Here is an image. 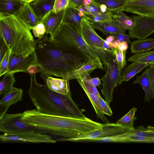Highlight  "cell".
Returning a JSON list of instances; mask_svg holds the SVG:
<instances>
[{"instance_id": "obj_1", "label": "cell", "mask_w": 154, "mask_h": 154, "mask_svg": "<svg viewBox=\"0 0 154 154\" xmlns=\"http://www.w3.org/2000/svg\"><path fill=\"white\" fill-rule=\"evenodd\" d=\"M23 113L21 119L24 122L41 133L61 137L60 141H69L103 125L86 117L82 119L51 115L35 109L26 110Z\"/></svg>"}, {"instance_id": "obj_2", "label": "cell", "mask_w": 154, "mask_h": 154, "mask_svg": "<svg viewBox=\"0 0 154 154\" xmlns=\"http://www.w3.org/2000/svg\"><path fill=\"white\" fill-rule=\"evenodd\" d=\"M35 42L36 63L42 68L41 73L63 78L90 60L82 53L57 47L48 34Z\"/></svg>"}, {"instance_id": "obj_3", "label": "cell", "mask_w": 154, "mask_h": 154, "mask_svg": "<svg viewBox=\"0 0 154 154\" xmlns=\"http://www.w3.org/2000/svg\"><path fill=\"white\" fill-rule=\"evenodd\" d=\"M28 93L37 110L47 114L77 119L86 117L73 100L70 92L66 94L56 92L46 85L37 81L35 75H30Z\"/></svg>"}, {"instance_id": "obj_4", "label": "cell", "mask_w": 154, "mask_h": 154, "mask_svg": "<svg viewBox=\"0 0 154 154\" xmlns=\"http://www.w3.org/2000/svg\"><path fill=\"white\" fill-rule=\"evenodd\" d=\"M31 30L17 15L0 13V37L11 54L25 57L34 51L35 39Z\"/></svg>"}, {"instance_id": "obj_5", "label": "cell", "mask_w": 154, "mask_h": 154, "mask_svg": "<svg viewBox=\"0 0 154 154\" xmlns=\"http://www.w3.org/2000/svg\"><path fill=\"white\" fill-rule=\"evenodd\" d=\"M50 37L51 42L57 47L82 53L104 69L99 58L86 43L80 33L71 26L62 22Z\"/></svg>"}, {"instance_id": "obj_6", "label": "cell", "mask_w": 154, "mask_h": 154, "mask_svg": "<svg viewBox=\"0 0 154 154\" xmlns=\"http://www.w3.org/2000/svg\"><path fill=\"white\" fill-rule=\"evenodd\" d=\"M80 32L86 43L99 58L102 64L107 66L110 61L115 57L114 55L105 49L103 39L98 35L90 21L84 17L82 19Z\"/></svg>"}, {"instance_id": "obj_7", "label": "cell", "mask_w": 154, "mask_h": 154, "mask_svg": "<svg viewBox=\"0 0 154 154\" xmlns=\"http://www.w3.org/2000/svg\"><path fill=\"white\" fill-rule=\"evenodd\" d=\"M135 130L134 127L126 128L116 123H107L103 124L100 128L81 136L70 139L69 141H88L98 137L119 135L129 133Z\"/></svg>"}, {"instance_id": "obj_8", "label": "cell", "mask_w": 154, "mask_h": 154, "mask_svg": "<svg viewBox=\"0 0 154 154\" xmlns=\"http://www.w3.org/2000/svg\"><path fill=\"white\" fill-rule=\"evenodd\" d=\"M106 74L102 78V92L105 100L110 105L113 100V93L114 88L121 77L115 57L113 58L107 66Z\"/></svg>"}, {"instance_id": "obj_9", "label": "cell", "mask_w": 154, "mask_h": 154, "mask_svg": "<svg viewBox=\"0 0 154 154\" xmlns=\"http://www.w3.org/2000/svg\"><path fill=\"white\" fill-rule=\"evenodd\" d=\"M0 140L3 142H17L54 143L56 141L49 136L34 130H28L19 133H4L0 136Z\"/></svg>"}, {"instance_id": "obj_10", "label": "cell", "mask_w": 154, "mask_h": 154, "mask_svg": "<svg viewBox=\"0 0 154 154\" xmlns=\"http://www.w3.org/2000/svg\"><path fill=\"white\" fill-rule=\"evenodd\" d=\"M23 115V113L21 112L15 114L6 113L0 117V131L4 133L12 134L28 130L38 131L22 120Z\"/></svg>"}, {"instance_id": "obj_11", "label": "cell", "mask_w": 154, "mask_h": 154, "mask_svg": "<svg viewBox=\"0 0 154 154\" xmlns=\"http://www.w3.org/2000/svg\"><path fill=\"white\" fill-rule=\"evenodd\" d=\"M132 18L134 25L129 30V35L132 38L145 39L154 32V18L140 15H134Z\"/></svg>"}, {"instance_id": "obj_12", "label": "cell", "mask_w": 154, "mask_h": 154, "mask_svg": "<svg viewBox=\"0 0 154 154\" xmlns=\"http://www.w3.org/2000/svg\"><path fill=\"white\" fill-rule=\"evenodd\" d=\"M124 11L154 18V0H127Z\"/></svg>"}, {"instance_id": "obj_13", "label": "cell", "mask_w": 154, "mask_h": 154, "mask_svg": "<svg viewBox=\"0 0 154 154\" xmlns=\"http://www.w3.org/2000/svg\"><path fill=\"white\" fill-rule=\"evenodd\" d=\"M36 63V58L34 51L25 57L10 54L7 72L14 73L23 72L27 73L28 69L31 66Z\"/></svg>"}, {"instance_id": "obj_14", "label": "cell", "mask_w": 154, "mask_h": 154, "mask_svg": "<svg viewBox=\"0 0 154 154\" xmlns=\"http://www.w3.org/2000/svg\"><path fill=\"white\" fill-rule=\"evenodd\" d=\"M125 142L154 143V133L151 126L147 128L138 126L135 130L127 134Z\"/></svg>"}, {"instance_id": "obj_15", "label": "cell", "mask_w": 154, "mask_h": 154, "mask_svg": "<svg viewBox=\"0 0 154 154\" xmlns=\"http://www.w3.org/2000/svg\"><path fill=\"white\" fill-rule=\"evenodd\" d=\"M65 9L56 13L52 10L48 13L41 20L40 23L45 26L46 34H53L62 23Z\"/></svg>"}, {"instance_id": "obj_16", "label": "cell", "mask_w": 154, "mask_h": 154, "mask_svg": "<svg viewBox=\"0 0 154 154\" xmlns=\"http://www.w3.org/2000/svg\"><path fill=\"white\" fill-rule=\"evenodd\" d=\"M23 94V89L13 87L4 94L0 101V117L6 113L11 105L22 100Z\"/></svg>"}, {"instance_id": "obj_17", "label": "cell", "mask_w": 154, "mask_h": 154, "mask_svg": "<svg viewBox=\"0 0 154 154\" xmlns=\"http://www.w3.org/2000/svg\"><path fill=\"white\" fill-rule=\"evenodd\" d=\"M41 76L46 85L51 90L65 95L70 92L69 80L54 78L44 73H42Z\"/></svg>"}, {"instance_id": "obj_18", "label": "cell", "mask_w": 154, "mask_h": 154, "mask_svg": "<svg viewBox=\"0 0 154 154\" xmlns=\"http://www.w3.org/2000/svg\"><path fill=\"white\" fill-rule=\"evenodd\" d=\"M139 84L145 92L144 101L149 102L154 99V91L151 82L149 68H147L143 73L137 76L133 84Z\"/></svg>"}, {"instance_id": "obj_19", "label": "cell", "mask_w": 154, "mask_h": 154, "mask_svg": "<svg viewBox=\"0 0 154 154\" xmlns=\"http://www.w3.org/2000/svg\"><path fill=\"white\" fill-rule=\"evenodd\" d=\"M90 22L94 29L100 31L106 35L112 33L125 34V32L121 28L117 20L115 19L99 22Z\"/></svg>"}, {"instance_id": "obj_20", "label": "cell", "mask_w": 154, "mask_h": 154, "mask_svg": "<svg viewBox=\"0 0 154 154\" xmlns=\"http://www.w3.org/2000/svg\"><path fill=\"white\" fill-rule=\"evenodd\" d=\"M152 64L150 63L133 62L122 70V74L117 86L121 85L123 82L128 81L145 67Z\"/></svg>"}, {"instance_id": "obj_21", "label": "cell", "mask_w": 154, "mask_h": 154, "mask_svg": "<svg viewBox=\"0 0 154 154\" xmlns=\"http://www.w3.org/2000/svg\"><path fill=\"white\" fill-rule=\"evenodd\" d=\"M55 0H35L29 4L41 21L50 11L52 10Z\"/></svg>"}, {"instance_id": "obj_22", "label": "cell", "mask_w": 154, "mask_h": 154, "mask_svg": "<svg viewBox=\"0 0 154 154\" xmlns=\"http://www.w3.org/2000/svg\"><path fill=\"white\" fill-rule=\"evenodd\" d=\"M17 15L31 30L41 22L29 3H24Z\"/></svg>"}, {"instance_id": "obj_23", "label": "cell", "mask_w": 154, "mask_h": 154, "mask_svg": "<svg viewBox=\"0 0 154 154\" xmlns=\"http://www.w3.org/2000/svg\"><path fill=\"white\" fill-rule=\"evenodd\" d=\"M79 12L78 8L68 5L65 9L62 22L71 26L80 32L83 18L79 16Z\"/></svg>"}, {"instance_id": "obj_24", "label": "cell", "mask_w": 154, "mask_h": 154, "mask_svg": "<svg viewBox=\"0 0 154 154\" xmlns=\"http://www.w3.org/2000/svg\"><path fill=\"white\" fill-rule=\"evenodd\" d=\"M96 69H101L100 67L98 64L90 60L79 68L70 72L66 76L62 79L64 80H69L77 79L84 75L90 74Z\"/></svg>"}, {"instance_id": "obj_25", "label": "cell", "mask_w": 154, "mask_h": 154, "mask_svg": "<svg viewBox=\"0 0 154 154\" xmlns=\"http://www.w3.org/2000/svg\"><path fill=\"white\" fill-rule=\"evenodd\" d=\"M132 53L147 51L154 48V38L138 39L130 42Z\"/></svg>"}, {"instance_id": "obj_26", "label": "cell", "mask_w": 154, "mask_h": 154, "mask_svg": "<svg viewBox=\"0 0 154 154\" xmlns=\"http://www.w3.org/2000/svg\"><path fill=\"white\" fill-rule=\"evenodd\" d=\"M24 3L21 0H0V13L17 15Z\"/></svg>"}, {"instance_id": "obj_27", "label": "cell", "mask_w": 154, "mask_h": 154, "mask_svg": "<svg viewBox=\"0 0 154 154\" xmlns=\"http://www.w3.org/2000/svg\"><path fill=\"white\" fill-rule=\"evenodd\" d=\"M114 17V14L107 11L103 13L97 12L91 13L85 12L84 17L90 22H99L112 20Z\"/></svg>"}, {"instance_id": "obj_28", "label": "cell", "mask_w": 154, "mask_h": 154, "mask_svg": "<svg viewBox=\"0 0 154 154\" xmlns=\"http://www.w3.org/2000/svg\"><path fill=\"white\" fill-rule=\"evenodd\" d=\"M85 92L91 103L97 118L101 120L105 123H109L104 116L103 109L99 102V96L93 93H89L86 91H85Z\"/></svg>"}, {"instance_id": "obj_29", "label": "cell", "mask_w": 154, "mask_h": 154, "mask_svg": "<svg viewBox=\"0 0 154 154\" xmlns=\"http://www.w3.org/2000/svg\"><path fill=\"white\" fill-rule=\"evenodd\" d=\"M122 11H118L114 13L113 19H116L121 28L125 31L130 30L133 27L134 21L133 18L126 15Z\"/></svg>"}, {"instance_id": "obj_30", "label": "cell", "mask_w": 154, "mask_h": 154, "mask_svg": "<svg viewBox=\"0 0 154 154\" xmlns=\"http://www.w3.org/2000/svg\"><path fill=\"white\" fill-rule=\"evenodd\" d=\"M128 61L152 63H154V50L135 54L128 58Z\"/></svg>"}, {"instance_id": "obj_31", "label": "cell", "mask_w": 154, "mask_h": 154, "mask_svg": "<svg viewBox=\"0 0 154 154\" xmlns=\"http://www.w3.org/2000/svg\"><path fill=\"white\" fill-rule=\"evenodd\" d=\"M91 78L90 74H88L84 75L76 79L84 91L94 94L98 96H100L96 87L90 82L89 80Z\"/></svg>"}, {"instance_id": "obj_32", "label": "cell", "mask_w": 154, "mask_h": 154, "mask_svg": "<svg viewBox=\"0 0 154 154\" xmlns=\"http://www.w3.org/2000/svg\"><path fill=\"white\" fill-rule=\"evenodd\" d=\"M14 73H7L0 82V94L1 95L8 92L13 87L16 82Z\"/></svg>"}, {"instance_id": "obj_33", "label": "cell", "mask_w": 154, "mask_h": 154, "mask_svg": "<svg viewBox=\"0 0 154 154\" xmlns=\"http://www.w3.org/2000/svg\"><path fill=\"white\" fill-rule=\"evenodd\" d=\"M137 109L133 107L125 116L116 122V124L123 126L132 128L133 127V123L137 118L135 117V114Z\"/></svg>"}, {"instance_id": "obj_34", "label": "cell", "mask_w": 154, "mask_h": 154, "mask_svg": "<svg viewBox=\"0 0 154 154\" xmlns=\"http://www.w3.org/2000/svg\"><path fill=\"white\" fill-rule=\"evenodd\" d=\"M126 51L121 50L119 48H115L114 55L119 69L122 74V69L126 66Z\"/></svg>"}, {"instance_id": "obj_35", "label": "cell", "mask_w": 154, "mask_h": 154, "mask_svg": "<svg viewBox=\"0 0 154 154\" xmlns=\"http://www.w3.org/2000/svg\"><path fill=\"white\" fill-rule=\"evenodd\" d=\"M11 53L8 50L2 59L0 61V76L7 73L8 71L9 61Z\"/></svg>"}, {"instance_id": "obj_36", "label": "cell", "mask_w": 154, "mask_h": 154, "mask_svg": "<svg viewBox=\"0 0 154 154\" xmlns=\"http://www.w3.org/2000/svg\"><path fill=\"white\" fill-rule=\"evenodd\" d=\"M34 36L40 39L46 33V30L44 25L40 23L32 29Z\"/></svg>"}, {"instance_id": "obj_37", "label": "cell", "mask_w": 154, "mask_h": 154, "mask_svg": "<svg viewBox=\"0 0 154 154\" xmlns=\"http://www.w3.org/2000/svg\"><path fill=\"white\" fill-rule=\"evenodd\" d=\"M69 0H55L52 11L57 13L66 9L69 4Z\"/></svg>"}, {"instance_id": "obj_38", "label": "cell", "mask_w": 154, "mask_h": 154, "mask_svg": "<svg viewBox=\"0 0 154 154\" xmlns=\"http://www.w3.org/2000/svg\"><path fill=\"white\" fill-rule=\"evenodd\" d=\"M99 99L104 113L111 116L112 115V112L109 106V105L102 98L101 96L99 97Z\"/></svg>"}, {"instance_id": "obj_39", "label": "cell", "mask_w": 154, "mask_h": 154, "mask_svg": "<svg viewBox=\"0 0 154 154\" xmlns=\"http://www.w3.org/2000/svg\"><path fill=\"white\" fill-rule=\"evenodd\" d=\"M81 7L85 13H91L97 12H101L99 6L92 1V4L89 5H83Z\"/></svg>"}, {"instance_id": "obj_40", "label": "cell", "mask_w": 154, "mask_h": 154, "mask_svg": "<svg viewBox=\"0 0 154 154\" xmlns=\"http://www.w3.org/2000/svg\"><path fill=\"white\" fill-rule=\"evenodd\" d=\"M110 35L113 36L116 39L119 41L120 42H126L130 43V35L125 34L119 33H112L110 34Z\"/></svg>"}, {"instance_id": "obj_41", "label": "cell", "mask_w": 154, "mask_h": 154, "mask_svg": "<svg viewBox=\"0 0 154 154\" xmlns=\"http://www.w3.org/2000/svg\"><path fill=\"white\" fill-rule=\"evenodd\" d=\"M42 69L41 66L37 63L31 66L27 70V73L30 75H35L38 72L42 73Z\"/></svg>"}, {"instance_id": "obj_42", "label": "cell", "mask_w": 154, "mask_h": 154, "mask_svg": "<svg viewBox=\"0 0 154 154\" xmlns=\"http://www.w3.org/2000/svg\"><path fill=\"white\" fill-rule=\"evenodd\" d=\"M0 61L1 60L6 52L9 50L8 47L3 39L0 37Z\"/></svg>"}, {"instance_id": "obj_43", "label": "cell", "mask_w": 154, "mask_h": 154, "mask_svg": "<svg viewBox=\"0 0 154 154\" xmlns=\"http://www.w3.org/2000/svg\"><path fill=\"white\" fill-rule=\"evenodd\" d=\"M149 68L151 82L154 91V63L150 64Z\"/></svg>"}, {"instance_id": "obj_44", "label": "cell", "mask_w": 154, "mask_h": 154, "mask_svg": "<svg viewBox=\"0 0 154 154\" xmlns=\"http://www.w3.org/2000/svg\"><path fill=\"white\" fill-rule=\"evenodd\" d=\"M83 0H69V5L76 8L83 5Z\"/></svg>"}, {"instance_id": "obj_45", "label": "cell", "mask_w": 154, "mask_h": 154, "mask_svg": "<svg viewBox=\"0 0 154 154\" xmlns=\"http://www.w3.org/2000/svg\"><path fill=\"white\" fill-rule=\"evenodd\" d=\"M103 42L104 47L105 49L108 51L114 54L115 48L111 47L104 39H103Z\"/></svg>"}, {"instance_id": "obj_46", "label": "cell", "mask_w": 154, "mask_h": 154, "mask_svg": "<svg viewBox=\"0 0 154 154\" xmlns=\"http://www.w3.org/2000/svg\"><path fill=\"white\" fill-rule=\"evenodd\" d=\"M89 80L93 85L96 87H99L101 84V80L98 78H91Z\"/></svg>"}, {"instance_id": "obj_47", "label": "cell", "mask_w": 154, "mask_h": 154, "mask_svg": "<svg viewBox=\"0 0 154 154\" xmlns=\"http://www.w3.org/2000/svg\"><path fill=\"white\" fill-rule=\"evenodd\" d=\"M128 43L125 42H121L118 48L122 51H126L128 46Z\"/></svg>"}, {"instance_id": "obj_48", "label": "cell", "mask_w": 154, "mask_h": 154, "mask_svg": "<svg viewBox=\"0 0 154 154\" xmlns=\"http://www.w3.org/2000/svg\"><path fill=\"white\" fill-rule=\"evenodd\" d=\"M120 42L117 39L115 40L109 45L112 47L116 48L119 47Z\"/></svg>"}, {"instance_id": "obj_49", "label": "cell", "mask_w": 154, "mask_h": 154, "mask_svg": "<svg viewBox=\"0 0 154 154\" xmlns=\"http://www.w3.org/2000/svg\"><path fill=\"white\" fill-rule=\"evenodd\" d=\"M77 8H78L79 11L78 13L79 16L83 18L85 14V12L84 9L81 7V6Z\"/></svg>"}, {"instance_id": "obj_50", "label": "cell", "mask_w": 154, "mask_h": 154, "mask_svg": "<svg viewBox=\"0 0 154 154\" xmlns=\"http://www.w3.org/2000/svg\"><path fill=\"white\" fill-rule=\"evenodd\" d=\"M115 38L112 35H110L107 36L105 40L106 42L109 44L115 40Z\"/></svg>"}, {"instance_id": "obj_51", "label": "cell", "mask_w": 154, "mask_h": 154, "mask_svg": "<svg viewBox=\"0 0 154 154\" xmlns=\"http://www.w3.org/2000/svg\"><path fill=\"white\" fill-rule=\"evenodd\" d=\"M101 12L104 13L107 11V8L106 5L103 4H101L99 5Z\"/></svg>"}, {"instance_id": "obj_52", "label": "cell", "mask_w": 154, "mask_h": 154, "mask_svg": "<svg viewBox=\"0 0 154 154\" xmlns=\"http://www.w3.org/2000/svg\"><path fill=\"white\" fill-rule=\"evenodd\" d=\"M92 3V0H83V5H91Z\"/></svg>"}, {"instance_id": "obj_53", "label": "cell", "mask_w": 154, "mask_h": 154, "mask_svg": "<svg viewBox=\"0 0 154 154\" xmlns=\"http://www.w3.org/2000/svg\"><path fill=\"white\" fill-rule=\"evenodd\" d=\"M25 3H29L32 1L35 0H21Z\"/></svg>"}, {"instance_id": "obj_54", "label": "cell", "mask_w": 154, "mask_h": 154, "mask_svg": "<svg viewBox=\"0 0 154 154\" xmlns=\"http://www.w3.org/2000/svg\"><path fill=\"white\" fill-rule=\"evenodd\" d=\"M152 130L154 133V127H152Z\"/></svg>"}]
</instances>
